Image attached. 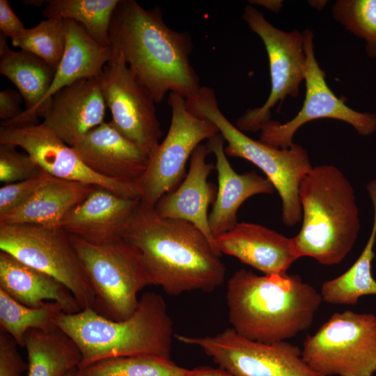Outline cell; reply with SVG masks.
Returning a JSON list of instances; mask_svg holds the SVG:
<instances>
[{"label": "cell", "instance_id": "22", "mask_svg": "<svg viewBox=\"0 0 376 376\" xmlns=\"http://www.w3.org/2000/svg\"><path fill=\"white\" fill-rule=\"evenodd\" d=\"M224 143V139L218 133L208 139L206 144L215 157L218 179L216 198L209 213V225L214 240L238 223L237 211L246 200L275 191L268 178L254 171L237 173L227 159Z\"/></svg>", "mask_w": 376, "mask_h": 376}, {"label": "cell", "instance_id": "9", "mask_svg": "<svg viewBox=\"0 0 376 376\" xmlns=\"http://www.w3.org/2000/svg\"><path fill=\"white\" fill-rule=\"evenodd\" d=\"M0 251L61 281L73 294L81 310L93 308V288L70 235L61 227L0 224Z\"/></svg>", "mask_w": 376, "mask_h": 376}, {"label": "cell", "instance_id": "20", "mask_svg": "<svg viewBox=\"0 0 376 376\" xmlns=\"http://www.w3.org/2000/svg\"><path fill=\"white\" fill-rule=\"evenodd\" d=\"M139 199L120 196L102 187L94 190L64 217L61 227L89 243L103 244L122 238Z\"/></svg>", "mask_w": 376, "mask_h": 376}, {"label": "cell", "instance_id": "4", "mask_svg": "<svg viewBox=\"0 0 376 376\" xmlns=\"http://www.w3.org/2000/svg\"><path fill=\"white\" fill-rule=\"evenodd\" d=\"M54 323L78 346L82 356L78 369L121 357L171 359L173 321L163 297L157 292L143 293L134 313L125 320H111L86 308L76 313L61 312Z\"/></svg>", "mask_w": 376, "mask_h": 376}, {"label": "cell", "instance_id": "33", "mask_svg": "<svg viewBox=\"0 0 376 376\" xmlns=\"http://www.w3.org/2000/svg\"><path fill=\"white\" fill-rule=\"evenodd\" d=\"M17 146L0 143V181L10 184L38 175L42 169L26 152L17 151Z\"/></svg>", "mask_w": 376, "mask_h": 376}, {"label": "cell", "instance_id": "15", "mask_svg": "<svg viewBox=\"0 0 376 376\" xmlns=\"http://www.w3.org/2000/svg\"><path fill=\"white\" fill-rule=\"evenodd\" d=\"M0 143L22 148L43 171L54 177L102 187L120 196L140 200L136 183L112 180L96 174L85 165L72 147L42 123L1 126Z\"/></svg>", "mask_w": 376, "mask_h": 376}, {"label": "cell", "instance_id": "11", "mask_svg": "<svg viewBox=\"0 0 376 376\" xmlns=\"http://www.w3.org/2000/svg\"><path fill=\"white\" fill-rule=\"evenodd\" d=\"M175 337L181 343L199 347L219 368L235 376H323L304 361L298 346L285 340L255 341L233 328L213 336Z\"/></svg>", "mask_w": 376, "mask_h": 376}, {"label": "cell", "instance_id": "2", "mask_svg": "<svg viewBox=\"0 0 376 376\" xmlns=\"http://www.w3.org/2000/svg\"><path fill=\"white\" fill-rule=\"evenodd\" d=\"M111 47L121 52L138 81L160 103L169 92L195 95L200 80L189 60L193 41L186 31L169 28L160 8L120 0L109 28Z\"/></svg>", "mask_w": 376, "mask_h": 376}, {"label": "cell", "instance_id": "6", "mask_svg": "<svg viewBox=\"0 0 376 376\" xmlns=\"http://www.w3.org/2000/svg\"><path fill=\"white\" fill-rule=\"evenodd\" d=\"M194 115L212 121L227 143V156L244 159L258 167L277 191L282 205V220L289 227L301 220L299 187L313 166L306 150L299 144L280 148L254 140L232 124L220 110L214 91L201 86L185 99Z\"/></svg>", "mask_w": 376, "mask_h": 376}, {"label": "cell", "instance_id": "28", "mask_svg": "<svg viewBox=\"0 0 376 376\" xmlns=\"http://www.w3.org/2000/svg\"><path fill=\"white\" fill-rule=\"evenodd\" d=\"M42 15L72 19L84 26L97 42L111 47L109 28L120 0H49Z\"/></svg>", "mask_w": 376, "mask_h": 376}, {"label": "cell", "instance_id": "26", "mask_svg": "<svg viewBox=\"0 0 376 376\" xmlns=\"http://www.w3.org/2000/svg\"><path fill=\"white\" fill-rule=\"evenodd\" d=\"M367 190L374 209L369 238L359 257L346 272L322 284L320 295L327 303L354 305L361 297L376 295V281L371 272L376 240V180L368 183Z\"/></svg>", "mask_w": 376, "mask_h": 376}, {"label": "cell", "instance_id": "8", "mask_svg": "<svg viewBox=\"0 0 376 376\" xmlns=\"http://www.w3.org/2000/svg\"><path fill=\"white\" fill-rule=\"evenodd\" d=\"M304 361L323 376H373L376 373V316L334 313L305 338Z\"/></svg>", "mask_w": 376, "mask_h": 376}, {"label": "cell", "instance_id": "5", "mask_svg": "<svg viewBox=\"0 0 376 376\" xmlns=\"http://www.w3.org/2000/svg\"><path fill=\"white\" fill-rule=\"evenodd\" d=\"M299 197L302 224L292 237L298 257L328 266L341 263L361 227L351 182L334 165L313 166L300 183Z\"/></svg>", "mask_w": 376, "mask_h": 376}, {"label": "cell", "instance_id": "17", "mask_svg": "<svg viewBox=\"0 0 376 376\" xmlns=\"http://www.w3.org/2000/svg\"><path fill=\"white\" fill-rule=\"evenodd\" d=\"M106 107L100 77L79 79L52 97L42 123L74 147L104 123Z\"/></svg>", "mask_w": 376, "mask_h": 376}, {"label": "cell", "instance_id": "34", "mask_svg": "<svg viewBox=\"0 0 376 376\" xmlns=\"http://www.w3.org/2000/svg\"><path fill=\"white\" fill-rule=\"evenodd\" d=\"M47 174L42 169L33 178L2 186L0 188V216L26 203L43 183Z\"/></svg>", "mask_w": 376, "mask_h": 376}, {"label": "cell", "instance_id": "1", "mask_svg": "<svg viewBox=\"0 0 376 376\" xmlns=\"http://www.w3.org/2000/svg\"><path fill=\"white\" fill-rule=\"evenodd\" d=\"M122 238L140 252L150 283L169 295L210 292L224 281L220 253L193 224L159 217L140 203L130 217Z\"/></svg>", "mask_w": 376, "mask_h": 376}, {"label": "cell", "instance_id": "29", "mask_svg": "<svg viewBox=\"0 0 376 376\" xmlns=\"http://www.w3.org/2000/svg\"><path fill=\"white\" fill-rule=\"evenodd\" d=\"M61 312V306L55 301L46 302L40 308H31L17 302L0 290L1 331L9 334L19 346L24 347L28 331H47L56 327L54 319Z\"/></svg>", "mask_w": 376, "mask_h": 376}, {"label": "cell", "instance_id": "14", "mask_svg": "<svg viewBox=\"0 0 376 376\" xmlns=\"http://www.w3.org/2000/svg\"><path fill=\"white\" fill-rule=\"evenodd\" d=\"M306 55L305 97L297 114L282 124L270 120L260 130V141L285 148L294 144L293 137L304 124L320 118H332L350 124L362 136L376 132V114L359 112L349 107L343 97H338L326 82V74L315 58L313 31H303Z\"/></svg>", "mask_w": 376, "mask_h": 376}, {"label": "cell", "instance_id": "7", "mask_svg": "<svg viewBox=\"0 0 376 376\" xmlns=\"http://www.w3.org/2000/svg\"><path fill=\"white\" fill-rule=\"evenodd\" d=\"M70 239L95 294L93 309L113 321L130 318L150 285L139 251L123 238L103 244Z\"/></svg>", "mask_w": 376, "mask_h": 376}, {"label": "cell", "instance_id": "37", "mask_svg": "<svg viewBox=\"0 0 376 376\" xmlns=\"http://www.w3.org/2000/svg\"><path fill=\"white\" fill-rule=\"evenodd\" d=\"M22 96L10 88L0 92V118L2 121L11 120L23 112L20 107Z\"/></svg>", "mask_w": 376, "mask_h": 376}, {"label": "cell", "instance_id": "3", "mask_svg": "<svg viewBox=\"0 0 376 376\" xmlns=\"http://www.w3.org/2000/svg\"><path fill=\"white\" fill-rule=\"evenodd\" d=\"M228 319L238 334L266 343L285 341L308 329L322 301L297 274L259 276L240 269L226 288Z\"/></svg>", "mask_w": 376, "mask_h": 376}, {"label": "cell", "instance_id": "38", "mask_svg": "<svg viewBox=\"0 0 376 376\" xmlns=\"http://www.w3.org/2000/svg\"><path fill=\"white\" fill-rule=\"evenodd\" d=\"M188 376H235L220 368L211 366H199L189 370Z\"/></svg>", "mask_w": 376, "mask_h": 376}, {"label": "cell", "instance_id": "18", "mask_svg": "<svg viewBox=\"0 0 376 376\" xmlns=\"http://www.w3.org/2000/svg\"><path fill=\"white\" fill-rule=\"evenodd\" d=\"M217 250L237 258L266 275L286 274L299 258L292 237L264 226L238 222L214 238Z\"/></svg>", "mask_w": 376, "mask_h": 376}, {"label": "cell", "instance_id": "31", "mask_svg": "<svg viewBox=\"0 0 376 376\" xmlns=\"http://www.w3.org/2000/svg\"><path fill=\"white\" fill-rule=\"evenodd\" d=\"M11 41L13 46L36 55L56 70L65 48V20L47 18Z\"/></svg>", "mask_w": 376, "mask_h": 376}, {"label": "cell", "instance_id": "36", "mask_svg": "<svg viewBox=\"0 0 376 376\" xmlns=\"http://www.w3.org/2000/svg\"><path fill=\"white\" fill-rule=\"evenodd\" d=\"M0 29L5 36L11 39L19 36L26 30L7 0H0Z\"/></svg>", "mask_w": 376, "mask_h": 376}, {"label": "cell", "instance_id": "10", "mask_svg": "<svg viewBox=\"0 0 376 376\" xmlns=\"http://www.w3.org/2000/svg\"><path fill=\"white\" fill-rule=\"evenodd\" d=\"M171 120L168 132L149 157L148 167L136 182L140 203L154 208L166 194L173 191L186 176V164L201 143L219 133L210 120L192 113L185 98L170 93Z\"/></svg>", "mask_w": 376, "mask_h": 376}, {"label": "cell", "instance_id": "30", "mask_svg": "<svg viewBox=\"0 0 376 376\" xmlns=\"http://www.w3.org/2000/svg\"><path fill=\"white\" fill-rule=\"evenodd\" d=\"M171 359L152 356L109 358L78 369L77 376H188Z\"/></svg>", "mask_w": 376, "mask_h": 376}, {"label": "cell", "instance_id": "25", "mask_svg": "<svg viewBox=\"0 0 376 376\" xmlns=\"http://www.w3.org/2000/svg\"><path fill=\"white\" fill-rule=\"evenodd\" d=\"M27 376H65L79 367L81 352L74 340L56 326L50 331L31 329L24 339Z\"/></svg>", "mask_w": 376, "mask_h": 376}, {"label": "cell", "instance_id": "21", "mask_svg": "<svg viewBox=\"0 0 376 376\" xmlns=\"http://www.w3.org/2000/svg\"><path fill=\"white\" fill-rule=\"evenodd\" d=\"M210 153L203 144L194 150L185 178L177 188L158 201L154 210L159 217L180 219L193 224L215 247L208 213L210 204L214 203L217 194L214 185L207 182L208 175L215 169V165L206 162Z\"/></svg>", "mask_w": 376, "mask_h": 376}, {"label": "cell", "instance_id": "16", "mask_svg": "<svg viewBox=\"0 0 376 376\" xmlns=\"http://www.w3.org/2000/svg\"><path fill=\"white\" fill-rule=\"evenodd\" d=\"M65 20V48L47 93L35 108L24 110L17 117L2 121L1 126L38 124V118L43 117L52 97L58 91L79 79L101 76L111 59L112 47L97 42L77 22Z\"/></svg>", "mask_w": 376, "mask_h": 376}, {"label": "cell", "instance_id": "32", "mask_svg": "<svg viewBox=\"0 0 376 376\" xmlns=\"http://www.w3.org/2000/svg\"><path fill=\"white\" fill-rule=\"evenodd\" d=\"M332 15L346 30L363 39L367 55L376 58V0H337Z\"/></svg>", "mask_w": 376, "mask_h": 376}, {"label": "cell", "instance_id": "27", "mask_svg": "<svg viewBox=\"0 0 376 376\" xmlns=\"http://www.w3.org/2000/svg\"><path fill=\"white\" fill-rule=\"evenodd\" d=\"M0 72L17 88L25 102V110H31L47 93L56 70L33 54L9 48L1 32Z\"/></svg>", "mask_w": 376, "mask_h": 376}, {"label": "cell", "instance_id": "12", "mask_svg": "<svg viewBox=\"0 0 376 376\" xmlns=\"http://www.w3.org/2000/svg\"><path fill=\"white\" fill-rule=\"evenodd\" d=\"M242 19L263 40L268 56L271 90L260 107L248 109L235 122L242 132L260 131L271 118V110L281 104L287 96L297 97L299 86L304 80L306 55L303 32H288L276 28L263 13L246 6Z\"/></svg>", "mask_w": 376, "mask_h": 376}, {"label": "cell", "instance_id": "23", "mask_svg": "<svg viewBox=\"0 0 376 376\" xmlns=\"http://www.w3.org/2000/svg\"><path fill=\"white\" fill-rule=\"evenodd\" d=\"M0 290L17 302L40 308L47 301L58 303L65 313L81 311L71 291L54 277L0 251Z\"/></svg>", "mask_w": 376, "mask_h": 376}, {"label": "cell", "instance_id": "39", "mask_svg": "<svg viewBox=\"0 0 376 376\" xmlns=\"http://www.w3.org/2000/svg\"><path fill=\"white\" fill-rule=\"evenodd\" d=\"M249 2L251 4L261 6L275 13L279 12L283 6V1L280 0H253Z\"/></svg>", "mask_w": 376, "mask_h": 376}, {"label": "cell", "instance_id": "19", "mask_svg": "<svg viewBox=\"0 0 376 376\" xmlns=\"http://www.w3.org/2000/svg\"><path fill=\"white\" fill-rule=\"evenodd\" d=\"M72 148L94 173L119 182L136 183L145 173L149 161V157L111 121L93 129Z\"/></svg>", "mask_w": 376, "mask_h": 376}, {"label": "cell", "instance_id": "13", "mask_svg": "<svg viewBox=\"0 0 376 376\" xmlns=\"http://www.w3.org/2000/svg\"><path fill=\"white\" fill-rule=\"evenodd\" d=\"M100 82L111 113L110 121L150 157L163 135L156 102L134 77L120 52L112 48L111 59L104 68Z\"/></svg>", "mask_w": 376, "mask_h": 376}, {"label": "cell", "instance_id": "35", "mask_svg": "<svg viewBox=\"0 0 376 376\" xmlns=\"http://www.w3.org/2000/svg\"><path fill=\"white\" fill-rule=\"evenodd\" d=\"M17 343L8 334H0V376H22L28 369L19 354Z\"/></svg>", "mask_w": 376, "mask_h": 376}, {"label": "cell", "instance_id": "24", "mask_svg": "<svg viewBox=\"0 0 376 376\" xmlns=\"http://www.w3.org/2000/svg\"><path fill=\"white\" fill-rule=\"evenodd\" d=\"M95 187L58 178L48 173L43 183L26 203L0 216V224L61 227L66 214L83 201Z\"/></svg>", "mask_w": 376, "mask_h": 376}, {"label": "cell", "instance_id": "40", "mask_svg": "<svg viewBox=\"0 0 376 376\" xmlns=\"http://www.w3.org/2000/svg\"><path fill=\"white\" fill-rule=\"evenodd\" d=\"M78 368H74L65 374V376H77Z\"/></svg>", "mask_w": 376, "mask_h": 376}]
</instances>
